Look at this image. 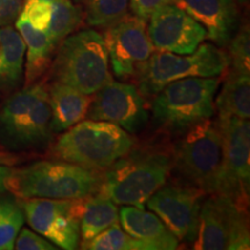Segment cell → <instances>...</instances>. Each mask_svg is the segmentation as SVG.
Listing matches in <instances>:
<instances>
[{
	"mask_svg": "<svg viewBox=\"0 0 250 250\" xmlns=\"http://www.w3.org/2000/svg\"><path fill=\"white\" fill-rule=\"evenodd\" d=\"M133 147L103 170L99 192L115 204L144 208L149 197L167 182L173 151L155 144Z\"/></svg>",
	"mask_w": 250,
	"mask_h": 250,
	"instance_id": "cell-1",
	"label": "cell"
},
{
	"mask_svg": "<svg viewBox=\"0 0 250 250\" xmlns=\"http://www.w3.org/2000/svg\"><path fill=\"white\" fill-rule=\"evenodd\" d=\"M101 174L65 161H37L11 168L6 189L21 199H77L98 193Z\"/></svg>",
	"mask_w": 250,
	"mask_h": 250,
	"instance_id": "cell-2",
	"label": "cell"
},
{
	"mask_svg": "<svg viewBox=\"0 0 250 250\" xmlns=\"http://www.w3.org/2000/svg\"><path fill=\"white\" fill-rule=\"evenodd\" d=\"M49 68L52 81L86 95H94L112 81L104 39L92 29L80 30L62 40Z\"/></svg>",
	"mask_w": 250,
	"mask_h": 250,
	"instance_id": "cell-3",
	"label": "cell"
},
{
	"mask_svg": "<svg viewBox=\"0 0 250 250\" xmlns=\"http://www.w3.org/2000/svg\"><path fill=\"white\" fill-rule=\"evenodd\" d=\"M134 144L136 139L116 124L81 121L59 137L52 155L58 160L100 173L126 154Z\"/></svg>",
	"mask_w": 250,
	"mask_h": 250,
	"instance_id": "cell-4",
	"label": "cell"
},
{
	"mask_svg": "<svg viewBox=\"0 0 250 250\" xmlns=\"http://www.w3.org/2000/svg\"><path fill=\"white\" fill-rule=\"evenodd\" d=\"M220 80L184 78L166 85L152 102V115L160 129L171 134L184 131L214 115V96Z\"/></svg>",
	"mask_w": 250,
	"mask_h": 250,
	"instance_id": "cell-5",
	"label": "cell"
},
{
	"mask_svg": "<svg viewBox=\"0 0 250 250\" xmlns=\"http://www.w3.org/2000/svg\"><path fill=\"white\" fill-rule=\"evenodd\" d=\"M52 134L48 87L42 81L23 86L0 110V136L11 147H44Z\"/></svg>",
	"mask_w": 250,
	"mask_h": 250,
	"instance_id": "cell-6",
	"label": "cell"
},
{
	"mask_svg": "<svg viewBox=\"0 0 250 250\" xmlns=\"http://www.w3.org/2000/svg\"><path fill=\"white\" fill-rule=\"evenodd\" d=\"M173 151V168L182 183L206 195L215 192L223 158V139L217 121L211 118L179 134Z\"/></svg>",
	"mask_w": 250,
	"mask_h": 250,
	"instance_id": "cell-7",
	"label": "cell"
},
{
	"mask_svg": "<svg viewBox=\"0 0 250 250\" xmlns=\"http://www.w3.org/2000/svg\"><path fill=\"white\" fill-rule=\"evenodd\" d=\"M228 66L229 57L226 51L211 43H204L189 55L155 50L136 79L142 95L152 98L173 81L184 78L220 77Z\"/></svg>",
	"mask_w": 250,
	"mask_h": 250,
	"instance_id": "cell-8",
	"label": "cell"
},
{
	"mask_svg": "<svg viewBox=\"0 0 250 250\" xmlns=\"http://www.w3.org/2000/svg\"><path fill=\"white\" fill-rule=\"evenodd\" d=\"M247 206L221 193L204 197L198 215L193 249H249L250 234Z\"/></svg>",
	"mask_w": 250,
	"mask_h": 250,
	"instance_id": "cell-9",
	"label": "cell"
},
{
	"mask_svg": "<svg viewBox=\"0 0 250 250\" xmlns=\"http://www.w3.org/2000/svg\"><path fill=\"white\" fill-rule=\"evenodd\" d=\"M223 139V158L214 193L248 205L250 184V123L239 117L217 121Z\"/></svg>",
	"mask_w": 250,
	"mask_h": 250,
	"instance_id": "cell-10",
	"label": "cell"
},
{
	"mask_svg": "<svg viewBox=\"0 0 250 250\" xmlns=\"http://www.w3.org/2000/svg\"><path fill=\"white\" fill-rule=\"evenodd\" d=\"M85 198H29L24 201L22 208L35 232L58 248L73 250L80 245V220Z\"/></svg>",
	"mask_w": 250,
	"mask_h": 250,
	"instance_id": "cell-11",
	"label": "cell"
},
{
	"mask_svg": "<svg viewBox=\"0 0 250 250\" xmlns=\"http://www.w3.org/2000/svg\"><path fill=\"white\" fill-rule=\"evenodd\" d=\"M103 39L112 71L120 79L137 77L155 51L148 37L147 21L133 14H125L108 26Z\"/></svg>",
	"mask_w": 250,
	"mask_h": 250,
	"instance_id": "cell-12",
	"label": "cell"
},
{
	"mask_svg": "<svg viewBox=\"0 0 250 250\" xmlns=\"http://www.w3.org/2000/svg\"><path fill=\"white\" fill-rule=\"evenodd\" d=\"M206 193L184 183L164 184L147 199V208L164 221L179 239L193 242L201 204Z\"/></svg>",
	"mask_w": 250,
	"mask_h": 250,
	"instance_id": "cell-13",
	"label": "cell"
},
{
	"mask_svg": "<svg viewBox=\"0 0 250 250\" xmlns=\"http://www.w3.org/2000/svg\"><path fill=\"white\" fill-rule=\"evenodd\" d=\"M86 117L116 124L134 134L146 126L148 112L145 100L136 86L110 81L94 94Z\"/></svg>",
	"mask_w": 250,
	"mask_h": 250,
	"instance_id": "cell-14",
	"label": "cell"
},
{
	"mask_svg": "<svg viewBox=\"0 0 250 250\" xmlns=\"http://www.w3.org/2000/svg\"><path fill=\"white\" fill-rule=\"evenodd\" d=\"M148 37L155 50L192 54L206 40V30L191 15L174 4L159 8L149 18Z\"/></svg>",
	"mask_w": 250,
	"mask_h": 250,
	"instance_id": "cell-15",
	"label": "cell"
},
{
	"mask_svg": "<svg viewBox=\"0 0 250 250\" xmlns=\"http://www.w3.org/2000/svg\"><path fill=\"white\" fill-rule=\"evenodd\" d=\"M239 0H173L206 30V39L227 46L240 28Z\"/></svg>",
	"mask_w": 250,
	"mask_h": 250,
	"instance_id": "cell-16",
	"label": "cell"
},
{
	"mask_svg": "<svg viewBox=\"0 0 250 250\" xmlns=\"http://www.w3.org/2000/svg\"><path fill=\"white\" fill-rule=\"evenodd\" d=\"M122 228L142 243L143 250H174L180 241L155 213L133 205H124L120 211Z\"/></svg>",
	"mask_w": 250,
	"mask_h": 250,
	"instance_id": "cell-17",
	"label": "cell"
},
{
	"mask_svg": "<svg viewBox=\"0 0 250 250\" xmlns=\"http://www.w3.org/2000/svg\"><path fill=\"white\" fill-rule=\"evenodd\" d=\"M48 87L54 133L62 132L86 117L93 96L78 92L70 86L51 81Z\"/></svg>",
	"mask_w": 250,
	"mask_h": 250,
	"instance_id": "cell-18",
	"label": "cell"
},
{
	"mask_svg": "<svg viewBox=\"0 0 250 250\" xmlns=\"http://www.w3.org/2000/svg\"><path fill=\"white\" fill-rule=\"evenodd\" d=\"M17 30L26 43L27 62L24 72V86L37 83L52 62V54L56 46L50 41L46 31L39 30L20 13L15 20Z\"/></svg>",
	"mask_w": 250,
	"mask_h": 250,
	"instance_id": "cell-19",
	"label": "cell"
},
{
	"mask_svg": "<svg viewBox=\"0 0 250 250\" xmlns=\"http://www.w3.org/2000/svg\"><path fill=\"white\" fill-rule=\"evenodd\" d=\"M26 43L11 24L0 27V90L11 92L21 83Z\"/></svg>",
	"mask_w": 250,
	"mask_h": 250,
	"instance_id": "cell-20",
	"label": "cell"
},
{
	"mask_svg": "<svg viewBox=\"0 0 250 250\" xmlns=\"http://www.w3.org/2000/svg\"><path fill=\"white\" fill-rule=\"evenodd\" d=\"M219 118L250 117V77L228 72L226 80L214 102Z\"/></svg>",
	"mask_w": 250,
	"mask_h": 250,
	"instance_id": "cell-21",
	"label": "cell"
},
{
	"mask_svg": "<svg viewBox=\"0 0 250 250\" xmlns=\"http://www.w3.org/2000/svg\"><path fill=\"white\" fill-rule=\"evenodd\" d=\"M118 220L117 204L111 199L100 192L87 196L80 220V239L83 242L88 241Z\"/></svg>",
	"mask_w": 250,
	"mask_h": 250,
	"instance_id": "cell-22",
	"label": "cell"
},
{
	"mask_svg": "<svg viewBox=\"0 0 250 250\" xmlns=\"http://www.w3.org/2000/svg\"><path fill=\"white\" fill-rule=\"evenodd\" d=\"M85 21L83 9L71 0H56L51 2V18L46 29L52 44L57 46L62 40L76 33Z\"/></svg>",
	"mask_w": 250,
	"mask_h": 250,
	"instance_id": "cell-23",
	"label": "cell"
},
{
	"mask_svg": "<svg viewBox=\"0 0 250 250\" xmlns=\"http://www.w3.org/2000/svg\"><path fill=\"white\" fill-rule=\"evenodd\" d=\"M85 22L93 27H108L126 14L129 0H78Z\"/></svg>",
	"mask_w": 250,
	"mask_h": 250,
	"instance_id": "cell-24",
	"label": "cell"
},
{
	"mask_svg": "<svg viewBox=\"0 0 250 250\" xmlns=\"http://www.w3.org/2000/svg\"><path fill=\"white\" fill-rule=\"evenodd\" d=\"M23 223L22 206L12 198L0 199V250L14 249L15 239Z\"/></svg>",
	"mask_w": 250,
	"mask_h": 250,
	"instance_id": "cell-25",
	"label": "cell"
},
{
	"mask_svg": "<svg viewBox=\"0 0 250 250\" xmlns=\"http://www.w3.org/2000/svg\"><path fill=\"white\" fill-rule=\"evenodd\" d=\"M80 248L89 250H143L142 243L123 230L118 223L111 225L88 241L83 242Z\"/></svg>",
	"mask_w": 250,
	"mask_h": 250,
	"instance_id": "cell-26",
	"label": "cell"
},
{
	"mask_svg": "<svg viewBox=\"0 0 250 250\" xmlns=\"http://www.w3.org/2000/svg\"><path fill=\"white\" fill-rule=\"evenodd\" d=\"M227 52L229 57L228 72L239 74H250V35L249 26L242 24L228 43Z\"/></svg>",
	"mask_w": 250,
	"mask_h": 250,
	"instance_id": "cell-27",
	"label": "cell"
},
{
	"mask_svg": "<svg viewBox=\"0 0 250 250\" xmlns=\"http://www.w3.org/2000/svg\"><path fill=\"white\" fill-rule=\"evenodd\" d=\"M21 14L39 30L46 31L51 18V2L44 0H27Z\"/></svg>",
	"mask_w": 250,
	"mask_h": 250,
	"instance_id": "cell-28",
	"label": "cell"
},
{
	"mask_svg": "<svg viewBox=\"0 0 250 250\" xmlns=\"http://www.w3.org/2000/svg\"><path fill=\"white\" fill-rule=\"evenodd\" d=\"M14 248L18 250H55L58 247H54L49 241L31 232L28 228H22L15 239Z\"/></svg>",
	"mask_w": 250,
	"mask_h": 250,
	"instance_id": "cell-29",
	"label": "cell"
},
{
	"mask_svg": "<svg viewBox=\"0 0 250 250\" xmlns=\"http://www.w3.org/2000/svg\"><path fill=\"white\" fill-rule=\"evenodd\" d=\"M168 4H173V0H129L132 14L145 21H148L153 13Z\"/></svg>",
	"mask_w": 250,
	"mask_h": 250,
	"instance_id": "cell-30",
	"label": "cell"
},
{
	"mask_svg": "<svg viewBox=\"0 0 250 250\" xmlns=\"http://www.w3.org/2000/svg\"><path fill=\"white\" fill-rule=\"evenodd\" d=\"M23 7V0H0V27L17 20Z\"/></svg>",
	"mask_w": 250,
	"mask_h": 250,
	"instance_id": "cell-31",
	"label": "cell"
},
{
	"mask_svg": "<svg viewBox=\"0 0 250 250\" xmlns=\"http://www.w3.org/2000/svg\"><path fill=\"white\" fill-rule=\"evenodd\" d=\"M11 173V168L6 166H0V195H2L6 190V181Z\"/></svg>",
	"mask_w": 250,
	"mask_h": 250,
	"instance_id": "cell-32",
	"label": "cell"
},
{
	"mask_svg": "<svg viewBox=\"0 0 250 250\" xmlns=\"http://www.w3.org/2000/svg\"><path fill=\"white\" fill-rule=\"evenodd\" d=\"M8 161V159H7V156H6L5 154H2L1 152H0V164H4V162H7Z\"/></svg>",
	"mask_w": 250,
	"mask_h": 250,
	"instance_id": "cell-33",
	"label": "cell"
},
{
	"mask_svg": "<svg viewBox=\"0 0 250 250\" xmlns=\"http://www.w3.org/2000/svg\"><path fill=\"white\" fill-rule=\"evenodd\" d=\"M44 1H48V2H54L56 0H44Z\"/></svg>",
	"mask_w": 250,
	"mask_h": 250,
	"instance_id": "cell-34",
	"label": "cell"
},
{
	"mask_svg": "<svg viewBox=\"0 0 250 250\" xmlns=\"http://www.w3.org/2000/svg\"><path fill=\"white\" fill-rule=\"evenodd\" d=\"M241 1H243V0H241Z\"/></svg>",
	"mask_w": 250,
	"mask_h": 250,
	"instance_id": "cell-35",
	"label": "cell"
}]
</instances>
